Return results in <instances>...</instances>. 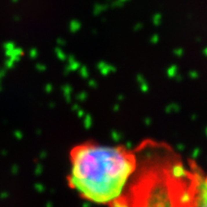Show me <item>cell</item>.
I'll return each mask as SVG.
<instances>
[{
  "label": "cell",
  "instance_id": "obj_1",
  "mask_svg": "<svg viewBox=\"0 0 207 207\" xmlns=\"http://www.w3.org/2000/svg\"><path fill=\"white\" fill-rule=\"evenodd\" d=\"M137 168L123 194L108 207H192L199 165L186 163L166 144L144 140L135 149Z\"/></svg>",
  "mask_w": 207,
  "mask_h": 207
},
{
  "label": "cell",
  "instance_id": "obj_2",
  "mask_svg": "<svg viewBox=\"0 0 207 207\" xmlns=\"http://www.w3.org/2000/svg\"><path fill=\"white\" fill-rule=\"evenodd\" d=\"M67 184L81 199L109 205L123 194L137 168L135 149L86 141L69 152Z\"/></svg>",
  "mask_w": 207,
  "mask_h": 207
},
{
  "label": "cell",
  "instance_id": "obj_3",
  "mask_svg": "<svg viewBox=\"0 0 207 207\" xmlns=\"http://www.w3.org/2000/svg\"><path fill=\"white\" fill-rule=\"evenodd\" d=\"M192 207H207V173L199 166L196 173Z\"/></svg>",
  "mask_w": 207,
  "mask_h": 207
}]
</instances>
